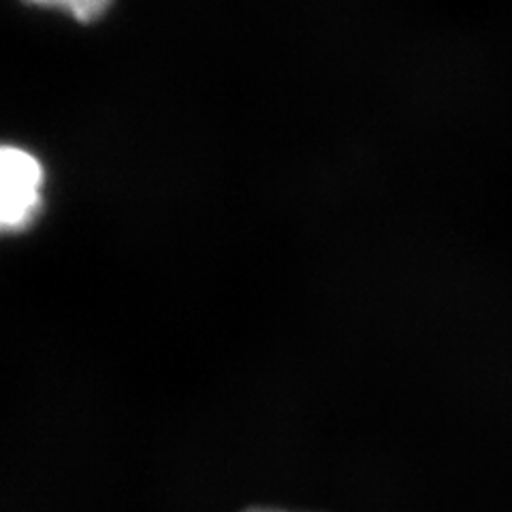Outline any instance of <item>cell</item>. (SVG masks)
<instances>
[{
    "instance_id": "2",
    "label": "cell",
    "mask_w": 512,
    "mask_h": 512,
    "mask_svg": "<svg viewBox=\"0 0 512 512\" xmlns=\"http://www.w3.org/2000/svg\"><path fill=\"white\" fill-rule=\"evenodd\" d=\"M26 3L45 9L67 11L79 22H94L107 11L111 0H26Z\"/></svg>"
},
{
    "instance_id": "1",
    "label": "cell",
    "mask_w": 512,
    "mask_h": 512,
    "mask_svg": "<svg viewBox=\"0 0 512 512\" xmlns=\"http://www.w3.org/2000/svg\"><path fill=\"white\" fill-rule=\"evenodd\" d=\"M43 167L26 150L0 146V233L22 231L41 210Z\"/></svg>"
},
{
    "instance_id": "3",
    "label": "cell",
    "mask_w": 512,
    "mask_h": 512,
    "mask_svg": "<svg viewBox=\"0 0 512 512\" xmlns=\"http://www.w3.org/2000/svg\"><path fill=\"white\" fill-rule=\"evenodd\" d=\"M248 512H280V510H248Z\"/></svg>"
}]
</instances>
